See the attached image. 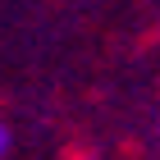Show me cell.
<instances>
[{
  "label": "cell",
  "instance_id": "obj_1",
  "mask_svg": "<svg viewBox=\"0 0 160 160\" xmlns=\"http://www.w3.org/2000/svg\"><path fill=\"white\" fill-rule=\"evenodd\" d=\"M5 151H9V133H5V123H0V160H5Z\"/></svg>",
  "mask_w": 160,
  "mask_h": 160
}]
</instances>
